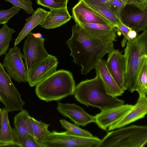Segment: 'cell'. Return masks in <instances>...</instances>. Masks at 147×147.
<instances>
[{
	"instance_id": "cell-1",
	"label": "cell",
	"mask_w": 147,
	"mask_h": 147,
	"mask_svg": "<svg viewBox=\"0 0 147 147\" xmlns=\"http://www.w3.org/2000/svg\"><path fill=\"white\" fill-rule=\"evenodd\" d=\"M72 35L66 43L73 62L81 66V74L86 75L97 62L114 48L113 43L100 41L89 35L78 24L72 26Z\"/></svg>"
},
{
	"instance_id": "cell-2",
	"label": "cell",
	"mask_w": 147,
	"mask_h": 147,
	"mask_svg": "<svg viewBox=\"0 0 147 147\" xmlns=\"http://www.w3.org/2000/svg\"><path fill=\"white\" fill-rule=\"evenodd\" d=\"M76 100L86 107L99 109L101 111L121 105L124 101L110 95L102 80L95 77L80 82L76 86L74 94Z\"/></svg>"
},
{
	"instance_id": "cell-3",
	"label": "cell",
	"mask_w": 147,
	"mask_h": 147,
	"mask_svg": "<svg viewBox=\"0 0 147 147\" xmlns=\"http://www.w3.org/2000/svg\"><path fill=\"white\" fill-rule=\"evenodd\" d=\"M36 86L37 97L48 102L58 101L73 95L76 86L72 74L61 69L56 71Z\"/></svg>"
},
{
	"instance_id": "cell-4",
	"label": "cell",
	"mask_w": 147,
	"mask_h": 147,
	"mask_svg": "<svg viewBox=\"0 0 147 147\" xmlns=\"http://www.w3.org/2000/svg\"><path fill=\"white\" fill-rule=\"evenodd\" d=\"M127 90L135 91L137 76L142 64L147 58V29L134 40L127 41L123 54Z\"/></svg>"
},
{
	"instance_id": "cell-5",
	"label": "cell",
	"mask_w": 147,
	"mask_h": 147,
	"mask_svg": "<svg viewBox=\"0 0 147 147\" xmlns=\"http://www.w3.org/2000/svg\"><path fill=\"white\" fill-rule=\"evenodd\" d=\"M147 142V127L133 125L107 133L97 147H144Z\"/></svg>"
},
{
	"instance_id": "cell-6",
	"label": "cell",
	"mask_w": 147,
	"mask_h": 147,
	"mask_svg": "<svg viewBox=\"0 0 147 147\" xmlns=\"http://www.w3.org/2000/svg\"><path fill=\"white\" fill-rule=\"evenodd\" d=\"M100 140L94 136L86 137L70 134L67 131L50 132L41 143L42 147H97Z\"/></svg>"
},
{
	"instance_id": "cell-7",
	"label": "cell",
	"mask_w": 147,
	"mask_h": 147,
	"mask_svg": "<svg viewBox=\"0 0 147 147\" xmlns=\"http://www.w3.org/2000/svg\"><path fill=\"white\" fill-rule=\"evenodd\" d=\"M0 101L9 112L21 110L25 103L0 62Z\"/></svg>"
},
{
	"instance_id": "cell-8",
	"label": "cell",
	"mask_w": 147,
	"mask_h": 147,
	"mask_svg": "<svg viewBox=\"0 0 147 147\" xmlns=\"http://www.w3.org/2000/svg\"><path fill=\"white\" fill-rule=\"evenodd\" d=\"M23 47V58L27 71L35 64L49 55L44 47L45 39L30 32L27 36Z\"/></svg>"
},
{
	"instance_id": "cell-9",
	"label": "cell",
	"mask_w": 147,
	"mask_h": 147,
	"mask_svg": "<svg viewBox=\"0 0 147 147\" xmlns=\"http://www.w3.org/2000/svg\"><path fill=\"white\" fill-rule=\"evenodd\" d=\"M23 58L20 48L14 46L9 50L2 64L11 79L19 83L27 82V70Z\"/></svg>"
},
{
	"instance_id": "cell-10",
	"label": "cell",
	"mask_w": 147,
	"mask_h": 147,
	"mask_svg": "<svg viewBox=\"0 0 147 147\" xmlns=\"http://www.w3.org/2000/svg\"><path fill=\"white\" fill-rule=\"evenodd\" d=\"M58 63L57 57L50 55L35 64L27 71V82L29 85L32 87L36 86L55 72Z\"/></svg>"
},
{
	"instance_id": "cell-11",
	"label": "cell",
	"mask_w": 147,
	"mask_h": 147,
	"mask_svg": "<svg viewBox=\"0 0 147 147\" xmlns=\"http://www.w3.org/2000/svg\"><path fill=\"white\" fill-rule=\"evenodd\" d=\"M105 61L107 68L115 82L122 90L127 89L125 75V67L122 52L114 48L108 53Z\"/></svg>"
},
{
	"instance_id": "cell-12",
	"label": "cell",
	"mask_w": 147,
	"mask_h": 147,
	"mask_svg": "<svg viewBox=\"0 0 147 147\" xmlns=\"http://www.w3.org/2000/svg\"><path fill=\"white\" fill-rule=\"evenodd\" d=\"M57 109L62 115L69 118L78 125L85 126L95 121L94 116L88 114L82 108L74 103L58 102Z\"/></svg>"
},
{
	"instance_id": "cell-13",
	"label": "cell",
	"mask_w": 147,
	"mask_h": 147,
	"mask_svg": "<svg viewBox=\"0 0 147 147\" xmlns=\"http://www.w3.org/2000/svg\"><path fill=\"white\" fill-rule=\"evenodd\" d=\"M72 17L76 23L98 24L112 26L108 21L90 7L82 0H79L72 8Z\"/></svg>"
},
{
	"instance_id": "cell-14",
	"label": "cell",
	"mask_w": 147,
	"mask_h": 147,
	"mask_svg": "<svg viewBox=\"0 0 147 147\" xmlns=\"http://www.w3.org/2000/svg\"><path fill=\"white\" fill-rule=\"evenodd\" d=\"M133 106L131 105L123 104L101 111L94 116V122L100 128L107 131L110 126L122 118Z\"/></svg>"
},
{
	"instance_id": "cell-15",
	"label": "cell",
	"mask_w": 147,
	"mask_h": 147,
	"mask_svg": "<svg viewBox=\"0 0 147 147\" xmlns=\"http://www.w3.org/2000/svg\"><path fill=\"white\" fill-rule=\"evenodd\" d=\"M147 113V98L139 96L136 104L122 118L108 127V131L124 127L144 117Z\"/></svg>"
},
{
	"instance_id": "cell-16",
	"label": "cell",
	"mask_w": 147,
	"mask_h": 147,
	"mask_svg": "<svg viewBox=\"0 0 147 147\" xmlns=\"http://www.w3.org/2000/svg\"><path fill=\"white\" fill-rule=\"evenodd\" d=\"M79 24L89 35L100 41L113 43L116 40L117 33L111 26L98 24Z\"/></svg>"
},
{
	"instance_id": "cell-17",
	"label": "cell",
	"mask_w": 147,
	"mask_h": 147,
	"mask_svg": "<svg viewBox=\"0 0 147 147\" xmlns=\"http://www.w3.org/2000/svg\"><path fill=\"white\" fill-rule=\"evenodd\" d=\"M94 69L110 95L116 97L122 95L124 91L119 88L109 73L105 60L101 59L99 61Z\"/></svg>"
},
{
	"instance_id": "cell-18",
	"label": "cell",
	"mask_w": 147,
	"mask_h": 147,
	"mask_svg": "<svg viewBox=\"0 0 147 147\" xmlns=\"http://www.w3.org/2000/svg\"><path fill=\"white\" fill-rule=\"evenodd\" d=\"M9 111L6 108L2 109V123L0 131V147L18 146L14 129L9 123L8 113Z\"/></svg>"
},
{
	"instance_id": "cell-19",
	"label": "cell",
	"mask_w": 147,
	"mask_h": 147,
	"mask_svg": "<svg viewBox=\"0 0 147 147\" xmlns=\"http://www.w3.org/2000/svg\"><path fill=\"white\" fill-rule=\"evenodd\" d=\"M50 10L47 15L40 25L44 28L49 29L59 27L71 19V16L67 7Z\"/></svg>"
},
{
	"instance_id": "cell-20",
	"label": "cell",
	"mask_w": 147,
	"mask_h": 147,
	"mask_svg": "<svg viewBox=\"0 0 147 147\" xmlns=\"http://www.w3.org/2000/svg\"><path fill=\"white\" fill-rule=\"evenodd\" d=\"M120 19L123 24L137 32L143 31L147 29V8L144 11L123 13Z\"/></svg>"
},
{
	"instance_id": "cell-21",
	"label": "cell",
	"mask_w": 147,
	"mask_h": 147,
	"mask_svg": "<svg viewBox=\"0 0 147 147\" xmlns=\"http://www.w3.org/2000/svg\"><path fill=\"white\" fill-rule=\"evenodd\" d=\"M49 12L42 8H38L31 16L27 18L24 27L15 40L14 46H17L34 28L40 25Z\"/></svg>"
},
{
	"instance_id": "cell-22",
	"label": "cell",
	"mask_w": 147,
	"mask_h": 147,
	"mask_svg": "<svg viewBox=\"0 0 147 147\" xmlns=\"http://www.w3.org/2000/svg\"><path fill=\"white\" fill-rule=\"evenodd\" d=\"M14 117V129L17 141L20 147L25 137L29 134L28 121L30 116L26 110L22 109Z\"/></svg>"
},
{
	"instance_id": "cell-23",
	"label": "cell",
	"mask_w": 147,
	"mask_h": 147,
	"mask_svg": "<svg viewBox=\"0 0 147 147\" xmlns=\"http://www.w3.org/2000/svg\"><path fill=\"white\" fill-rule=\"evenodd\" d=\"M28 125L29 134L34 137L42 147V142L50 132L48 129L49 125L37 121L30 116L28 118Z\"/></svg>"
},
{
	"instance_id": "cell-24",
	"label": "cell",
	"mask_w": 147,
	"mask_h": 147,
	"mask_svg": "<svg viewBox=\"0 0 147 147\" xmlns=\"http://www.w3.org/2000/svg\"><path fill=\"white\" fill-rule=\"evenodd\" d=\"M135 91L139 96H146L147 94V58L144 60L137 76Z\"/></svg>"
},
{
	"instance_id": "cell-25",
	"label": "cell",
	"mask_w": 147,
	"mask_h": 147,
	"mask_svg": "<svg viewBox=\"0 0 147 147\" xmlns=\"http://www.w3.org/2000/svg\"><path fill=\"white\" fill-rule=\"evenodd\" d=\"M16 32L14 29L4 24L0 29V57L6 54L13 34Z\"/></svg>"
},
{
	"instance_id": "cell-26",
	"label": "cell",
	"mask_w": 147,
	"mask_h": 147,
	"mask_svg": "<svg viewBox=\"0 0 147 147\" xmlns=\"http://www.w3.org/2000/svg\"><path fill=\"white\" fill-rule=\"evenodd\" d=\"M88 6L108 21L114 27L122 23L120 18L108 8L96 5Z\"/></svg>"
},
{
	"instance_id": "cell-27",
	"label": "cell",
	"mask_w": 147,
	"mask_h": 147,
	"mask_svg": "<svg viewBox=\"0 0 147 147\" xmlns=\"http://www.w3.org/2000/svg\"><path fill=\"white\" fill-rule=\"evenodd\" d=\"M117 33L121 34L123 38L121 42L122 47H124L127 41H131L135 39L138 36V32L126 26L123 23L114 27Z\"/></svg>"
},
{
	"instance_id": "cell-28",
	"label": "cell",
	"mask_w": 147,
	"mask_h": 147,
	"mask_svg": "<svg viewBox=\"0 0 147 147\" xmlns=\"http://www.w3.org/2000/svg\"><path fill=\"white\" fill-rule=\"evenodd\" d=\"M59 121L62 127L65 129L66 131L70 134L83 137H94L88 131L83 129L76 124L71 123L65 119H60Z\"/></svg>"
},
{
	"instance_id": "cell-29",
	"label": "cell",
	"mask_w": 147,
	"mask_h": 147,
	"mask_svg": "<svg viewBox=\"0 0 147 147\" xmlns=\"http://www.w3.org/2000/svg\"><path fill=\"white\" fill-rule=\"evenodd\" d=\"M68 0H36L37 4L50 9L67 7Z\"/></svg>"
},
{
	"instance_id": "cell-30",
	"label": "cell",
	"mask_w": 147,
	"mask_h": 147,
	"mask_svg": "<svg viewBox=\"0 0 147 147\" xmlns=\"http://www.w3.org/2000/svg\"><path fill=\"white\" fill-rule=\"evenodd\" d=\"M125 6L121 0H111L108 3L106 7L110 9L120 18Z\"/></svg>"
},
{
	"instance_id": "cell-31",
	"label": "cell",
	"mask_w": 147,
	"mask_h": 147,
	"mask_svg": "<svg viewBox=\"0 0 147 147\" xmlns=\"http://www.w3.org/2000/svg\"><path fill=\"white\" fill-rule=\"evenodd\" d=\"M11 3L13 6L22 9L28 14H32L35 11L32 7L30 0H3Z\"/></svg>"
},
{
	"instance_id": "cell-32",
	"label": "cell",
	"mask_w": 147,
	"mask_h": 147,
	"mask_svg": "<svg viewBox=\"0 0 147 147\" xmlns=\"http://www.w3.org/2000/svg\"><path fill=\"white\" fill-rule=\"evenodd\" d=\"M20 9L13 6L9 9L0 11V24L7 23L12 17L19 13Z\"/></svg>"
},
{
	"instance_id": "cell-33",
	"label": "cell",
	"mask_w": 147,
	"mask_h": 147,
	"mask_svg": "<svg viewBox=\"0 0 147 147\" xmlns=\"http://www.w3.org/2000/svg\"><path fill=\"white\" fill-rule=\"evenodd\" d=\"M126 5H129L134 6L140 11H144L147 8L146 0H121Z\"/></svg>"
},
{
	"instance_id": "cell-34",
	"label": "cell",
	"mask_w": 147,
	"mask_h": 147,
	"mask_svg": "<svg viewBox=\"0 0 147 147\" xmlns=\"http://www.w3.org/2000/svg\"><path fill=\"white\" fill-rule=\"evenodd\" d=\"M22 147H42L34 137L30 134L24 138L22 144Z\"/></svg>"
},
{
	"instance_id": "cell-35",
	"label": "cell",
	"mask_w": 147,
	"mask_h": 147,
	"mask_svg": "<svg viewBox=\"0 0 147 147\" xmlns=\"http://www.w3.org/2000/svg\"><path fill=\"white\" fill-rule=\"evenodd\" d=\"M88 6L96 5L106 7L111 0H82Z\"/></svg>"
},
{
	"instance_id": "cell-36",
	"label": "cell",
	"mask_w": 147,
	"mask_h": 147,
	"mask_svg": "<svg viewBox=\"0 0 147 147\" xmlns=\"http://www.w3.org/2000/svg\"><path fill=\"white\" fill-rule=\"evenodd\" d=\"M2 108L0 109V131L1 129V123H2Z\"/></svg>"
}]
</instances>
